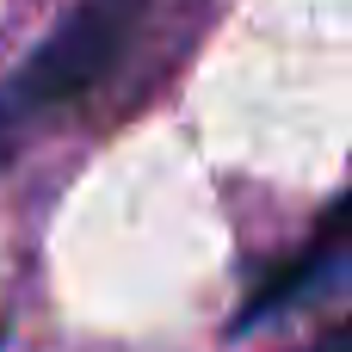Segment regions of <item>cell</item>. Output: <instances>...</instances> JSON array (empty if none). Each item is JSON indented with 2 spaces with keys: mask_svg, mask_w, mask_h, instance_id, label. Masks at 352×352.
<instances>
[{
  "mask_svg": "<svg viewBox=\"0 0 352 352\" xmlns=\"http://www.w3.org/2000/svg\"><path fill=\"white\" fill-rule=\"evenodd\" d=\"M136 25H142V0H80L37 43V56L19 68V80L0 99L25 118V111H50V105H68V99L93 93L118 68V56L130 50Z\"/></svg>",
  "mask_w": 352,
  "mask_h": 352,
  "instance_id": "6da1fadb",
  "label": "cell"
},
{
  "mask_svg": "<svg viewBox=\"0 0 352 352\" xmlns=\"http://www.w3.org/2000/svg\"><path fill=\"white\" fill-rule=\"evenodd\" d=\"M12 148H19V111H12V105L0 99V161H6Z\"/></svg>",
  "mask_w": 352,
  "mask_h": 352,
  "instance_id": "7a4b0ae2",
  "label": "cell"
}]
</instances>
